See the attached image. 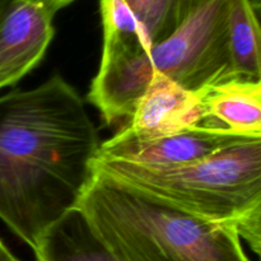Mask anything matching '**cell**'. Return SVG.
Returning a JSON list of instances; mask_svg holds the SVG:
<instances>
[{
	"instance_id": "1",
	"label": "cell",
	"mask_w": 261,
	"mask_h": 261,
	"mask_svg": "<svg viewBox=\"0 0 261 261\" xmlns=\"http://www.w3.org/2000/svg\"><path fill=\"white\" fill-rule=\"evenodd\" d=\"M101 143L84 101L59 74L0 96V219L31 249L78 206Z\"/></svg>"
},
{
	"instance_id": "2",
	"label": "cell",
	"mask_w": 261,
	"mask_h": 261,
	"mask_svg": "<svg viewBox=\"0 0 261 261\" xmlns=\"http://www.w3.org/2000/svg\"><path fill=\"white\" fill-rule=\"evenodd\" d=\"M76 208L119 261H251L234 226L186 213L97 170Z\"/></svg>"
},
{
	"instance_id": "3",
	"label": "cell",
	"mask_w": 261,
	"mask_h": 261,
	"mask_svg": "<svg viewBox=\"0 0 261 261\" xmlns=\"http://www.w3.org/2000/svg\"><path fill=\"white\" fill-rule=\"evenodd\" d=\"M94 170L216 223L231 224L252 251H261V139H246L203 160L152 168L98 157Z\"/></svg>"
},
{
	"instance_id": "4",
	"label": "cell",
	"mask_w": 261,
	"mask_h": 261,
	"mask_svg": "<svg viewBox=\"0 0 261 261\" xmlns=\"http://www.w3.org/2000/svg\"><path fill=\"white\" fill-rule=\"evenodd\" d=\"M228 0H196L178 27L147 51L154 74L193 92L232 79Z\"/></svg>"
},
{
	"instance_id": "5",
	"label": "cell",
	"mask_w": 261,
	"mask_h": 261,
	"mask_svg": "<svg viewBox=\"0 0 261 261\" xmlns=\"http://www.w3.org/2000/svg\"><path fill=\"white\" fill-rule=\"evenodd\" d=\"M196 0H99L103 46L149 50L178 27Z\"/></svg>"
},
{
	"instance_id": "6",
	"label": "cell",
	"mask_w": 261,
	"mask_h": 261,
	"mask_svg": "<svg viewBox=\"0 0 261 261\" xmlns=\"http://www.w3.org/2000/svg\"><path fill=\"white\" fill-rule=\"evenodd\" d=\"M56 12L43 0H15L0 22V89L18 83L45 56Z\"/></svg>"
},
{
	"instance_id": "7",
	"label": "cell",
	"mask_w": 261,
	"mask_h": 261,
	"mask_svg": "<svg viewBox=\"0 0 261 261\" xmlns=\"http://www.w3.org/2000/svg\"><path fill=\"white\" fill-rule=\"evenodd\" d=\"M153 75L147 50L102 46L101 64L92 79L88 101L107 125L130 119Z\"/></svg>"
},
{
	"instance_id": "8",
	"label": "cell",
	"mask_w": 261,
	"mask_h": 261,
	"mask_svg": "<svg viewBox=\"0 0 261 261\" xmlns=\"http://www.w3.org/2000/svg\"><path fill=\"white\" fill-rule=\"evenodd\" d=\"M196 126H205L200 94L154 74L130 121L117 134L135 142H150Z\"/></svg>"
},
{
	"instance_id": "9",
	"label": "cell",
	"mask_w": 261,
	"mask_h": 261,
	"mask_svg": "<svg viewBox=\"0 0 261 261\" xmlns=\"http://www.w3.org/2000/svg\"><path fill=\"white\" fill-rule=\"evenodd\" d=\"M246 139L250 138L209 126L191 127L150 142H135L116 133L101 143L98 157L127 161L152 168L178 167Z\"/></svg>"
},
{
	"instance_id": "10",
	"label": "cell",
	"mask_w": 261,
	"mask_h": 261,
	"mask_svg": "<svg viewBox=\"0 0 261 261\" xmlns=\"http://www.w3.org/2000/svg\"><path fill=\"white\" fill-rule=\"evenodd\" d=\"M205 126L261 139V81L232 78L203 91Z\"/></svg>"
},
{
	"instance_id": "11",
	"label": "cell",
	"mask_w": 261,
	"mask_h": 261,
	"mask_svg": "<svg viewBox=\"0 0 261 261\" xmlns=\"http://www.w3.org/2000/svg\"><path fill=\"white\" fill-rule=\"evenodd\" d=\"M32 250L36 261H119L78 208L53 224Z\"/></svg>"
},
{
	"instance_id": "12",
	"label": "cell",
	"mask_w": 261,
	"mask_h": 261,
	"mask_svg": "<svg viewBox=\"0 0 261 261\" xmlns=\"http://www.w3.org/2000/svg\"><path fill=\"white\" fill-rule=\"evenodd\" d=\"M227 35L232 78L261 81L260 24L254 0H228Z\"/></svg>"
},
{
	"instance_id": "13",
	"label": "cell",
	"mask_w": 261,
	"mask_h": 261,
	"mask_svg": "<svg viewBox=\"0 0 261 261\" xmlns=\"http://www.w3.org/2000/svg\"><path fill=\"white\" fill-rule=\"evenodd\" d=\"M43 2H45L48 7L53 8L56 13H58L59 10L66 8L68 5H70L71 3L75 2V0H43Z\"/></svg>"
},
{
	"instance_id": "14",
	"label": "cell",
	"mask_w": 261,
	"mask_h": 261,
	"mask_svg": "<svg viewBox=\"0 0 261 261\" xmlns=\"http://www.w3.org/2000/svg\"><path fill=\"white\" fill-rule=\"evenodd\" d=\"M0 261H18L17 257L8 249L7 245L2 241V239H0Z\"/></svg>"
},
{
	"instance_id": "15",
	"label": "cell",
	"mask_w": 261,
	"mask_h": 261,
	"mask_svg": "<svg viewBox=\"0 0 261 261\" xmlns=\"http://www.w3.org/2000/svg\"><path fill=\"white\" fill-rule=\"evenodd\" d=\"M15 0H0V22L4 18V15L7 14L8 10L10 9V7L13 5Z\"/></svg>"
}]
</instances>
